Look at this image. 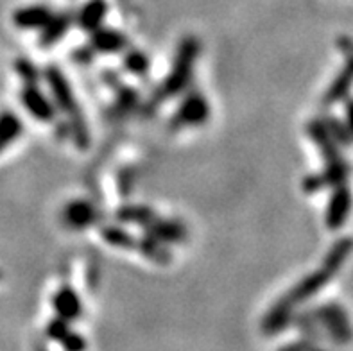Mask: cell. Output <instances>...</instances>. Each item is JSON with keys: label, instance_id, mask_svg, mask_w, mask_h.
Masks as SVG:
<instances>
[{"label": "cell", "instance_id": "6da1fadb", "mask_svg": "<svg viewBox=\"0 0 353 351\" xmlns=\"http://www.w3.org/2000/svg\"><path fill=\"white\" fill-rule=\"evenodd\" d=\"M43 76L47 85H49L52 101L56 108H58V112H61L63 115L67 117V128L70 131L72 140L76 142L79 149H88L90 140H92L90 138L88 122H86L85 115L81 112V106L77 103L67 76L63 74L61 68L54 67V65L45 68Z\"/></svg>", "mask_w": 353, "mask_h": 351}, {"label": "cell", "instance_id": "7a4b0ae2", "mask_svg": "<svg viewBox=\"0 0 353 351\" xmlns=\"http://www.w3.org/2000/svg\"><path fill=\"white\" fill-rule=\"evenodd\" d=\"M199 50H201V43L194 34H187L183 40L179 41L172 67H170L169 74H167L165 81H163V85L158 92L160 94L158 97L161 101L178 97L188 88L194 76L196 61L199 58Z\"/></svg>", "mask_w": 353, "mask_h": 351}, {"label": "cell", "instance_id": "3957f363", "mask_svg": "<svg viewBox=\"0 0 353 351\" xmlns=\"http://www.w3.org/2000/svg\"><path fill=\"white\" fill-rule=\"evenodd\" d=\"M314 316L318 319L323 337H327L336 346L353 344V325L348 312L336 301H325L314 307Z\"/></svg>", "mask_w": 353, "mask_h": 351}, {"label": "cell", "instance_id": "277c9868", "mask_svg": "<svg viewBox=\"0 0 353 351\" xmlns=\"http://www.w3.org/2000/svg\"><path fill=\"white\" fill-rule=\"evenodd\" d=\"M337 49L345 56V67L341 68L336 79L332 81V85L323 95V106L325 108H332L346 101L353 88V40L350 36H339Z\"/></svg>", "mask_w": 353, "mask_h": 351}, {"label": "cell", "instance_id": "5b68a950", "mask_svg": "<svg viewBox=\"0 0 353 351\" xmlns=\"http://www.w3.org/2000/svg\"><path fill=\"white\" fill-rule=\"evenodd\" d=\"M208 119H210V104L206 97L199 92H190L179 103L178 112L172 117V128H197L206 124Z\"/></svg>", "mask_w": 353, "mask_h": 351}, {"label": "cell", "instance_id": "8992f818", "mask_svg": "<svg viewBox=\"0 0 353 351\" xmlns=\"http://www.w3.org/2000/svg\"><path fill=\"white\" fill-rule=\"evenodd\" d=\"M20 101H22L26 112L43 124H52L58 117V108L52 99L43 90L38 86V83H26L20 92Z\"/></svg>", "mask_w": 353, "mask_h": 351}, {"label": "cell", "instance_id": "52a82bcc", "mask_svg": "<svg viewBox=\"0 0 353 351\" xmlns=\"http://www.w3.org/2000/svg\"><path fill=\"white\" fill-rule=\"evenodd\" d=\"M353 208V194L348 183H341L332 187V194L328 197L327 210H325V224L328 230L336 232L345 226L346 221L352 215Z\"/></svg>", "mask_w": 353, "mask_h": 351}, {"label": "cell", "instance_id": "ba28073f", "mask_svg": "<svg viewBox=\"0 0 353 351\" xmlns=\"http://www.w3.org/2000/svg\"><path fill=\"white\" fill-rule=\"evenodd\" d=\"M332 278H334V274H332L330 271H327L325 267H321L318 271L310 272V274H307L305 278H301L289 292L283 294L282 298L285 299L291 307L298 308L300 305H303V303H307L309 299H312L314 296H318V294L330 283Z\"/></svg>", "mask_w": 353, "mask_h": 351}, {"label": "cell", "instance_id": "9c48e42d", "mask_svg": "<svg viewBox=\"0 0 353 351\" xmlns=\"http://www.w3.org/2000/svg\"><path fill=\"white\" fill-rule=\"evenodd\" d=\"M307 134L314 142V146L318 147L319 154H321L323 161H325V167H332V165H341L346 163V158L341 152V146L332 138V134L328 133L327 126L321 119H312L307 124Z\"/></svg>", "mask_w": 353, "mask_h": 351}, {"label": "cell", "instance_id": "30bf717a", "mask_svg": "<svg viewBox=\"0 0 353 351\" xmlns=\"http://www.w3.org/2000/svg\"><path fill=\"white\" fill-rule=\"evenodd\" d=\"M143 232H145V235L160 240L161 244L165 245L183 244L188 239V230L181 221L161 219L158 217V215L143 226Z\"/></svg>", "mask_w": 353, "mask_h": 351}, {"label": "cell", "instance_id": "8fae6325", "mask_svg": "<svg viewBox=\"0 0 353 351\" xmlns=\"http://www.w3.org/2000/svg\"><path fill=\"white\" fill-rule=\"evenodd\" d=\"M350 176V163H341V165H332V167H325L321 172L310 174L301 181V188L307 194H316L325 188H332L341 183H346Z\"/></svg>", "mask_w": 353, "mask_h": 351}, {"label": "cell", "instance_id": "7c38bea8", "mask_svg": "<svg viewBox=\"0 0 353 351\" xmlns=\"http://www.w3.org/2000/svg\"><path fill=\"white\" fill-rule=\"evenodd\" d=\"M63 221L70 230H86L99 221L97 208L86 199H72L63 208Z\"/></svg>", "mask_w": 353, "mask_h": 351}, {"label": "cell", "instance_id": "4fadbf2b", "mask_svg": "<svg viewBox=\"0 0 353 351\" xmlns=\"http://www.w3.org/2000/svg\"><path fill=\"white\" fill-rule=\"evenodd\" d=\"M90 45L99 54H119L128 49V38L122 31L112 27H97L90 32Z\"/></svg>", "mask_w": 353, "mask_h": 351}, {"label": "cell", "instance_id": "5bb4252c", "mask_svg": "<svg viewBox=\"0 0 353 351\" xmlns=\"http://www.w3.org/2000/svg\"><path fill=\"white\" fill-rule=\"evenodd\" d=\"M52 307L56 316L61 319L68 321H77L83 316V301L77 296V292L72 289L70 285H63L59 287L52 296Z\"/></svg>", "mask_w": 353, "mask_h": 351}, {"label": "cell", "instance_id": "9a60e30c", "mask_svg": "<svg viewBox=\"0 0 353 351\" xmlns=\"http://www.w3.org/2000/svg\"><path fill=\"white\" fill-rule=\"evenodd\" d=\"M296 310L298 308L291 307L285 299L280 298L273 307L269 308V312L262 319V332L265 335H276L289 328L292 325V317H294Z\"/></svg>", "mask_w": 353, "mask_h": 351}, {"label": "cell", "instance_id": "2e32d148", "mask_svg": "<svg viewBox=\"0 0 353 351\" xmlns=\"http://www.w3.org/2000/svg\"><path fill=\"white\" fill-rule=\"evenodd\" d=\"M52 14V9L49 6H23L13 13V26L22 31H40Z\"/></svg>", "mask_w": 353, "mask_h": 351}, {"label": "cell", "instance_id": "e0dca14e", "mask_svg": "<svg viewBox=\"0 0 353 351\" xmlns=\"http://www.w3.org/2000/svg\"><path fill=\"white\" fill-rule=\"evenodd\" d=\"M72 23H74V17L70 13H54L49 22L40 29L38 41H40L41 47H52L58 41H61L63 36L67 34L68 29L72 27Z\"/></svg>", "mask_w": 353, "mask_h": 351}, {"label": "cell", "instance_id": "ac0fdd59", "mask_svg": "<svg viewBox=\"0 0 353 351\" xmlns=\"http://www.w3.org/2000/svg\"><path fill=\"white\" fill-rule=\"evenodd\" d=\"M353 253V239L352 237H341L337 239L334 244L330 245V249L327 251L325 258H323L321 267H325L327 271H330L332 274L336 276L341 271V267L345 265V262L350 258V254Z\"/></svg>", "mask_w": 353, "mask_h": 351}, {"label": "cell", "instance_id": "d6986e66", "mask_svg": "<svg viewBox=\"0 0 353 351\" xmlns=\"http://www.w3.org/2000/svg\"><path fill=\"white\" fill-rule=\"evenodd\" d=\"M106 14V0H88V2L81 8L79 14H77V26H79L85 32H92L95 31L97 27L103 26Z\"/></svg>", "mask_w": 353, "mask_h": 351}, {"label": "cell", "instance_id": "ffe728a7", "mask_svg": "<svg viewBox=\"0 0 353 351\" xmlns=\"http://www.w3.org/2000/svg\"><path fill=\"white\" fill-rule=\"evenodd\" d=\"M134 249H137L143 258H148V260L158 263V265H167V263L172 260L169 245L161 244L160 240L152 239V237L149 235L142 237V239H137V245H134Z\"/></svg>", "mask_w": 353, "mask_h": 351}, {"label": "cell", "instance_id": "44dd1931", "mask_svg": "<svg viewBox=\"0 0 353 351\" xmlns=\"http://www.w3.org/2000/svg\"><path fill=\"white\" fill-rule=\"evenodd\" d=\"M23 133V124L20 117L13 112L0 113V154Z\"/></svg>", "mask_w": 353, "mask_h": 351}, {"label": "cell", "instance_id": "7402d4cb", "mask_svg": "<svg viewBox=\"0 0 353 351\" xmlns=\"http://www.w3.org/2000/svg\"><path fill=\"white\" fill-rule=\"evenodd\" d=\"M292 325L298 328L301 335H303L305 341H309L312 344H318L319 341L323 339V332L319 328V323L314 316V310H301L298 312L296 310L294 317H292Z\"/></svg>", "mask_w": 353, "mask_h": 351}, {"label": "cell", "instance_id": "603a6c76", "mask_svg": "<svg viewBox=\"0 0 353 351\" xmlns=\"http://www.w3.org/2000/svg\"><path fill=\"white\" fill-rule=\"evenodd\" d=\"M154 217V210L148 205H124L115 212V219L121 224H137L142 228Z\"/></svg>", "mask_w": 353, "mask_h": 351}, {"label": "cell", "instance_id": "cb8c5ba5", "mask_svg": "<svg viewBox=\"0 0 353 351\" xmlns=\"http://www.w3.org/2000/svg\"><path fill=\"white\" fill-rule=\"evenodd\" d=\"M101 239L117 249H134L137 245V237L121 224H106L101 228Z\"/></svg>", "mask_w": 353, "mask_h": 351}, {"label": "cell", "instance_id": "d4e9b609", "mask_svg": "<svg viewBox=\"0 0 353 351\" xmlns=\"http://www.w3.org/2000/svg\"><path fill=\"white\" fill-rule=\"evenodd\" d=\"M321 120L327 126L328 133L332 134V138L339 143L341 147H352L353 146V133L350 131V128L346 126L345 120H341L336 115H325L321 117Z\"/></svg>", "mask_w": 353, "mask_h": 351}, {"label": "cell", "instance_id": "484cf974", "mask_svg": "<svg viewBox=\"0 0 353 351\" xmlns=\"http://www.w3.org/2000/svg\"><path fill=\"white\" fill-rule=\"evenodd\" d=\"M112 88L115 90V97H117V106L119 110L122 112H133L137 110L140 103V95H139V90L131 88L128 85H122L119 81H108Z\"/></svg>", "mask_w": 353, "mask_h": 351}, {"label": "cell", "instance_id": "4316f807", "mask_svg": "<svg viewBox=\"0 0 353 351\" xmlns=\"http://www.w3.org/2000/svg\"><path fill=\"white\" fill-rule=\"evenodd\" d=\"M122 65H124L125 72H130L133 76H143L149 72V58L137 49L125 50Z\"/></svg>", "mask_w": 353, "mask_h": 351}, {"label": "cell", "instance_id": "83f0119b", "mask_svg": "<svg viewBox=\"0 0 353 351\" xmlns=\"http://www.w3.org/2000/svg\"><path fill=\"white\" fill-rule=\"evenodd\" d=\"M70 334V326H68V321L61 319V317H54V319H50V323L47 325V337L50 339V341H54V343L61 344V341L67 335Z\"/></svg>", "mask_w": 353, "mask_h": 351}, {"label": "cell", "instance_id": "f1b7e54d", "mask_svg": "<svg viewBox=\"0 0 353 351\" xmlns=\"http://www.w3.org/2000/svg\"><path fill=\"white\" fill-rule=\"evenodd\" d=\"M14 70L18 72V76L22 77L26 83H38V79H40V70L29 59H18L14 63Z\"/></svg>", "mask_w": 353, "mask_h": 351}, {"label": "cell", "instance_id": "f546056e", "mask_svg": "<svg viewBox=\"0 0 353 351\" xmlns=\"http://www.w3.org/2000/svg\"><path fill=\"white\" fill-rule=\"evenodd\" d=\"M61 346L67 351H81L86 348V341L77 332H72L61 341Z\"/></svg>", "mask_w": 353, "mask_h": 351}, {"label": "cell", "instance_id": "4dcf8cb0", "mask_svg": "<svg viewBox=\"0 0 353 351\" xmlns=\"http://www.w3.org/2000/svg\"><path fill=\"white\" fill-rule=\"evenodd\" d=\"M343 103H345V122L350 128V131L353 133V99L348 97Z\"/></svg>", "mask_w": 353, "mask_h": 351}, {"label": "cell", "instance_id": "1f68e13d", "mask_svg": "<svg viewBox=\"0 0 353 351\" xmlns=\"http://www.w3.org/2000/svg\"><path fill=\"white\" fill-rule=\"evenodd\" d=\"M0 280H2V271H0Z\"/></svg>", "mask_w": 353, "mask_h": 351}]
</instances>
